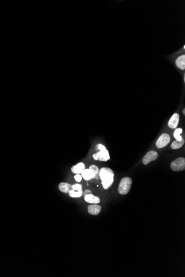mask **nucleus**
<instances>
[{
	"label": "nucleus",
	"mask_w": 185,
	"mask_h": 277,
	"mask_svg": "<svg viewBox=\"0 0 185 277\" xmlns=\"http://www.w3.org/2000/svg\"><path fill=\"white\" fill-rule=\"evenodd\" d=\"M102 184L104 189H108L113 185L114 173L109 168L103 167L99 172Z\"/></svg>",
	"instance_id": "f257e3e1"
},
{
	"label": "nucleus",
	"mask_w": 185,
	"mask_h": 277,
	"mask_svg": "<svg viewBox=\"0 0 185 277\" xmlns=\"http://www.w3.org/2000/svg\"><path fill=\"white\" fill-rule=\"evenodd\" d=\"M97 147L100 150V151L92 155L93 159L95 160H99L101 162H106L108 160H109L111 157L109 151L106 149V147L102 144H98Z\"/></svg>",
	"instance_id": "f03ea898"
},
{
	"label": "nucleus",
	"mask_w": 185,
	"mask_h": 277,
	"mask_svg": "<svg viewBox=\"0 0 185 277\" xmlns=\"http://www.w3.org/2000/svg\"><path fill=\"white\" fill-rule=\"evenodd\" d=\"M133 181L130 178L124 177L119 183L118 192L121 195H126L130 191Z\"/></svg>",
	"instance_id": "7ed1b4c3"
},
{
	"label": "nucleus",
	"mask_w": 185,
	"mask_h": 277,
	"mask_svg": "<svg viewBox=\"0 0 185 277\" xmlns=\"http://www.w3.org/2000/svg\"><path fill=\"white\" fill-rule=\"evenodd\" d=\"M171 168L173 171L180 172L185 169V158L183 157H180L175 159L171 163Z\"/></svg>",
	"instance_id": "20e7f679"
},
{
	"label": "nucleus",
	"mask_w": 185,
	"mask_h": 277,
	"mask_svg": "<svg viewBox=\"0 0 185 277\" xmlns=\"http://www.w3.org/2000/svg\"><path fill=\"white\" fill-rule=\"evenodd\" d=\"M171 141V137L168 134H163L160 136L159 138L157 140L156 146L158 148H162L167 146Z\"/></svg>",
	"instance_id": "39448f33"
},
{
	"label": "nucleus",
	"mask_w": 185,
	"mask_h": 277,
	"mask_svg": "<svg viewBox=\"0 0 185 277\" xmlns=\"http://www.w3.org/2000/svg\"><path fill=\"white\" fill-rule=\"evenodd\" d=\"M159 154L157 152L155 151H150L145 155L142 159V163L144 165H147L150 162L156 160Z\"/></svg>",
	"instance_id": "423d86ee"
},
{
	"label": "nucleus",
	"mask_w": 185,
	"mask_h": 277,
	"mask_svg": "<svg viewBox=\"0 0 185 277\" xmlns=\"http://www.w3.org/2000/svg\"><path fill=\"white\" fill-rule=\"evenodd\" d=\"M180 121V116L178 113H175L171 116L168 122V126L171 129L177 128Z\"/></svg>",
	"instance_id": "0eeeda50"
},
{
	"label": "nucleus",
	"mask_w": 185,
	"mask_h": 277,
	"mask_svg": "<svg viewBox=\"0 0 185 277\" xmlns=\"http://www.w3.org/2000/svg\"><path fill=\"white\" fill-rule=\"evenodd\" d=\"M102 207L98 204H92L88 206V211L92 215H98L101 211Z\"/></svg>",
	"instance_id": "6e6552de"
},
{
	"label": "nucleus",
	"mask_w": 185,
	"mask_h": 277,
	"mask_svg": "<svg viewBox=\"0 0 185 277\" xmlns=\"http://www.w3.org/2000/svg\"><path fill=\"white\" fill-rule=\"evenodd\" d=\"M175 65L178 68L181 70L185 69V55L182 54L176 58L175 60Z\"/></svg>",
	"instance_id": "1a4fd4ad"
},
{
	"label": "nucleus",
	"mask_w": 185,
	"mask_h": 277,
	"mask_svg": "<svg viewBox=\"0 0 185 277\" xmlns=\"http://www.w3.org/2000/svg\"><path fill=\"white\" fill-rule=\"evenodd\" d=\"M84 200L87 203L92 204H98L100 202V199L92 194H87L84 196Z\"/></svg>",
	"instance_id": "9d476101"
},
{
	"label": "nucleus",
	"mask_w": 185,
	"mask_h": 277,
	"mask_svg": "<svg viewBox=\"0 0 185 277\" xmlns=\"http://www.w3.org/2000/svg\"><path fill=\"white\" fill-rule=\"evenodd\" d=\"M85 169V165L83 162H80L77 164L73 166L71 168V171L73 173L75 174H80L82 173L83 170Z\"/></svg>",
	"instance_id": "9b49d317"
},
{
	"label": "nucleus",
	"mask_w": 185,
	"mask_h": 277,
	"mask_svg": "<svg viewBox=\"0 0 185 277\" xmlns=\"http://www.w3.org/2000/svg\"><path fill=\"white\" fill-rule=\"evenodd\" d=\"M81 174L83 178L87 181L90 180L92 179H94L96 177V175L89 169H85L83 170Z\"/></svg>",
	"instance_id": "f8f14e48"
},
{
	"label": "nucleus",
	"mask_w": 185,
	"mask_h": 277,
	"mask_svg": "<svg viewBox=\"0 0 185 277\" xmlns=\"http://www.w3.org/2000/svg\"><path fill=\"white\" fill-rule=\"evenodd\" d=\"M58 188L61 192L63 193H69L70 190H72V185L68 182H62L59 183Z\"/></svg>",
	"instance_id": "ddd939ff"
},
{
	"label": "nucleus",
	"mask_w": 185,
	"mask_h": 277,
	"mask_svg": "<svg viewBox=\"0 0 185 277\" xmlns=\"http://www.w3.org/2000/svg\"><path fill=\"white\" fill-rule=\"evenodd\" d=\"M184 143H185V139H183L181 141H178L176 140L175 141L172 142L171 147L173 149H179V148L182 147Z\"/></svg>",
	"instance_id": "4468645a"
},
{
	"label": "nucleus",
	"mask_w": 185,
	"mask_h": 277,
	"mask_svg": "<svg viewBox=\"0 0 185 277\" xmlns=\"http://www.w3.org/2000/svg\"><path fill=\"white\" fill-rule=\"evenodd\" d=\"M83 194V191L82 190H80V191H75V190L72 189V190H70V192H69L70 196L73 198H80L82 196Z\"/></svg>",
	"instance_id": "2eb2a0df"
},
{
	"label": "nucleus",
	"mask_w": 185,
	"mask_h": 277,
	"mask_svg": "<svg viewBox=\"0 0 185 277\" xmlns=\"http://www.w3.org/2000/svg\"><path fill=\"white\" fill-rule=\"evenodd\" d=\"M183 129L181 128H176L174 133V136L175 137V138L178 141H181L183 139L182 136H181V134L183 132Z\"/></svg>",
	"instance_id": "dca6fc26"
},
{
	"label": "nucleus",
	"mask_w": 185,
	"mask_h": 277,
	"mask_svg": "<svg viewBox=\"0 0 185 277\" xmlns=\"http://www.w3.org/2000/svg\"><path fill=\"white\" fill-rule=\"evenodd\" d=\"M89 169L92 171V172L94 174L96 175L97 174H98V173H99V168H98V167L97 166H96L95 165H91L90 167H89Z\"/></svg>",
	"instance_id": "f3484780"
},
{
	"label": "nucleus",
	"mask_w": 185,
	"mask_h": 277,
	"mask_svg": "<svg viewBox=\"0 0 185 277\" xmlns=\"http://www.w3.org/2000/svg\"><path fill=\"white\" fill-rule=\"evenodd\" d=\"M72 190L75 191H80L82 190V185L79 184H76L72 185Z\"/></svg>",
	"instance_id": "a211bd4d"
},
{
	"label": "nucleus",
	"mask_w": 185,
	"mask_h": 277,
	"mask_svg": "<svg viewBox=\"0 0 185 277\" xmlns=\"http://www.w3.org/2000/svg\"><path fill=\"white\" fill-rule=\"evenodd\" d=\"M74 179L77 182H80L82 180V177L80 174H76L74 176Z\"/></svg>",
	"instance_id": "6ab92c4d"
},
{
	"label": "nucleus",
	"mask_w": 185,
	"mask_h": 277,
	"mask_svg": "<svg viewBox=\"0 0 185 277\" xmlns=\"http://www.w3.org/2000/svg\"><path fill=\"white\" fill-rule=\"evenodd\" d=\"M92 194V191H91L90 190H88V189L85 190V191H84V196H85V195H87V194Z\"/></svg>",
	"instance_id": "aec40b11"
},
{
	"label": "nucleus",
	"mask_w": 185,
	"mask_h": 277,
	"mask_svg": "<svg viewBox=\"0 0 185 277\" xmlns=\"http://www.w3.org/2000/svg\"><path fill=\"white\" fill-rule=\"evenodd\" d=\"M183 115H185V109L184 108L183 110Z\"/></svg>",
	"instance_id": "412c9836"
}]
</instances>
